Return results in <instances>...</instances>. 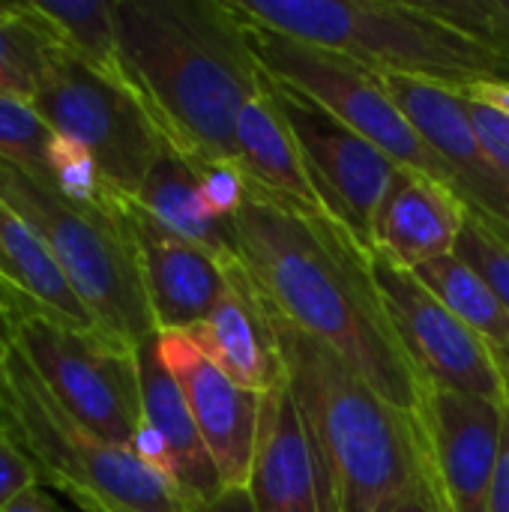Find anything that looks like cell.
I'll return each mask as SVG.
<instances>
[{
  "label": "cell",
  "instance_id": "cell-29",
  "mask_svg": "<svg viewBox=\"0 0 509 512\" xmlns=\"http://www.w3.org/2000/svg\"><path fill=\"white\" fill-rule=\"evenodd\" d=\"M456 255L471 267L477 270L489 288L501 297V303L507 306L509 312V243L495 234L480 216L468 213L465 225H462V234L456 240Z\"/></svg>",
  "mask_w": 509,
  "mask_h": 512
},
{
  "label": "cell",
  "instance_id": "cell-31",
  "mask_svg": "<svg viewBox=\"0 0 509 512\" xmlns=\"http://www.w3.org/2000/svg\"><path fill=\"white\" fill-rule=\"evenodd\" d=\"M36 486H42V474L36 462L0 426V510Z\"/></svg>",
  "mask_w": 509,
  "mask_h": 512
},
{
  "label": "cell",
  "instance_id": "cell-35",
  "mask_svg": "<svg viewBox=\"0 0 509 512\" xmlns=\"http://www.w3.org/2000/svg\"><path fill=\"white\" fill-rule=\"evenodd\" d=\"M486 512H509V405L504 417V438H501V453H498V468L489 492V510Z\"/></svg>",
  "mask_w": 509,
  "mask_h": 512
},
{
  "label": "cell",
  "instance_id": "cell-6",
  "mask_svg": "<svg viewBox=\"0 0 509 512\" xmlns=\"http://www.w3.org/2000/svg\"><path fill=\"white\" fill-rule=\"evenodd\" d=\"M0 426L36 462L45 489H78L123 512L192 510L183 489L147 468L129 447L69 417L12 345L0 363Z\"/></svg>",
  "mask_w": 509,
  "mask_h": 512
},
{
  "label": "cell",
  "instance_id": "cell-21",
  "mask_svg": "<svg viewBox=\"0 0 509 512\" xmlns=\"http://www.w3.org/2000/svg\"><path fill=\"white\" fill-rule=\"evenodd\" d=\"M135 201L174 237L210 252L225 267L240 264L234 222H222L210 216L198 192V174L192 159H186L177 147L165 144L156 165L150 168L144 186Z\"/></svg>",
  "mask_w": 509,
  "mask_h": 512
},
{
  "label": "cell",
  "instance_id": "cell-30",
  "mask_svg": "<svg viewBox=\"0 0 509 512\" xmlns=\"http://www.w3.org/2000/svg\"><path fill=\"white\" fill-rule=\"evenodd\" d=\"M198 174V192L210 216L234 222L249 198V180L237 162H192Z\"/></svg>",
  "mask_w": 509,
  "mask_h": 512
},
{
  "label": "cell",
  "instance_id": "cell-39",
  "mask_svg": "<svg viewBox=\"0 0 509 512\" xmlns=\"http://www.w3.org/2000/svg\"><path fill=\"white\" fill-rule=\"evenodd\" d=\"M387 512H447L438 489H420L408 498H402L399 504H393Z\"/></svg>",
  "mask_w": 509,
  "mask_h": 512
},
{
  "label": "cell",
  "instance_id": "cell-38",
  "mask_svg": "<svg viewBox=\"0 0 509 512\" xmlns=\"http://www.w3.org/2000/svg\"><path fill=\"white\" fill-rule=\"evenodd\" d=\"M0 512H63V510L54 504V498L45 492V486H36V489H30V492L18 495L12 504H6Z\"/></svg>",
  "mask_w": 509,
  "mask_h": 512
},
{
  "label": "cell",
  "instance_id": "cell-28",
  "mask_svg": "<svg viewBox=\"0 0 509 512\" xmlns=\"http://www.w3.org/2000/svg\"><path fill=\"white\" fill-rule=\"evenodd\" d=\"M429 15L509 57V0H426Z\"/></svg>",
  "mask_w": 509,
  "mask_h": 512
},
{
  "label": "cell",
  "instance_id": "cell-9",
  "mask_svg": "<svg viewBox=\"0 0 509 512\" xmlns=\"http://www.w3.org/2000/svg\"><path fill=\"white\" fill-rule=\"evenodd\" d=\"M33 105L54 135L87 147L105 183L129 198L138 195L168 144L144 102L78 60L57 33L48 42Z\"/></svg>",
  "mask_w": 509,
  "mask_h": 512
},
{
  "label": "cell",
  "instance_id": "cell-40",
  "mask_svg": "<svg viewBox=\"0 0 509 512\" xmlns=\"http://www.w3.org/2000/svg\"><path fill=\"white\" fill-rule=\"evenodd\" d=\"M60 495H66L81 512H123L108 507V504H102L99 498H93V495H87V492H78V489H66V492H60Z\"/></svg>",
  "mask_w": 509,
  "mask_h": 512
},
{
  "label": "cell",
  "instance_id": "cell-32",
  "mask_svg": "<svg viewBox=\"0 0 509 512\" xmlns=\"http://www.w3.org/2000/svg\"><path fill=\"white\" fill-rule=\"evenodd\" d=\"M465 108H468V117H471L483 147L492 153V159L509 174V117L486 108V105H480V102H471V99H465Z\"/></svg>",
  "mask_w": 509,
  "mask_h": 512
},
{
  "label": "cell",
  "instance_id": "cell-25",
  "mask_svg": "<svg viewBox=\"0 0 509 512\" xmlns=\"http://www.w3.org/2000/svg\"><path fill=\"white\" fill-rule=\"evenodd\" d=\"M51 39V24L30 3L0 0V96L33 102Z\"/></svg>",
  "mask_w": 509,
  "mask_h": 512
},
{
  "label": "cell",
  "instance_id": "cell-27",
  "mask_svg": "<svg viewBox=\"0 0 509 512\" xmlns=\"http://www.w3.org/2000/svg\"><path fill=\"white\" fill-rule=\"evenodd\" d=\"M48 180L63 198L81 207H114L123 198L105 183L96 156L63 135H57L48 150Z\"/></svg>",
  "mask_w": 509,
  "mask_h": 512
},
{
  "label": "cell",
  "instance_id": "cell-10",
  "mask_svg": "<svg viewBox=\"0 0 509 512\" xmlns=\"http://www.w3.org/2000/svg\"><path fill=\"white\" fill-rule=\"evenodd\" d=\"M369 267L402 348L432 387L509 405L507 378L495 354L414 270L396 264L381 249L369 252Z\"/></svg>",
  "mask_w": 509,
  "mask_h": 512
},
{
  "label": "cell",
  "instance_id": "cell-11",
  "mask_svg": "<svg viewBox=\"0 0 509 512\" xmlns=\"http://www.w3.org/2000/svg\"><path fill=\"white\" fill-rule=\"evenodd\" d=\"M270 93L303 150L327 216L345 225L372 252L375 219L399 168L300 90L270 78Z\"/></svg>",
  "mask_w": 509,
  "mask_h": 512
},
{
  "label": "cell",
  "instance_id": "cell-5",
  "mask_svg": "<svg viewBox=\"0 0 509 512\" xmlns=\"http://www.w3.org/2000/svg\"><path fill=\"white\" fill-rule=\"evenodd\" d=\"M126 198L114 207H81L63 198L48 177L0 159V201L39 234L93 324L138 348L159 327L123 213Z\"/></svg>",
  "mask_w": 509,
  "mask_h": 512
},
{
  "label": "cell",
  "instance_id": "cell-41",
  "mask_svg": "<svg viewBox=\"0 0 509 512\" xmlns=\"http://www.w3.org/2000/svg\"><path fill=\"white\" fill-rule=\"evenodd\" d=\"M9 345H12V342H9V333L0 327V363H3V357H6V351H9Z\"/></svg>",
  "mask_w": 509,
  "mask_h": 512
},
{
  "label": "cell",
  "instance_id": "cell-14",
  "mask_svg": "<svg viewBox=\"0 0 509 512\" xmlns=\"http://www.w3.org/2000/svg\"><path fill=\"white\" fill-rule=\"evenodd\" d=\"M507 405L429 387L426 432L447 512H486L504 438Z\"/></svg>",
  "mask_w": 509,
  "mask_h": 512
},
{
  "label": "cell",
  "instance_id": "cell-22",
  "mask_svg": "<svg viewBox=\"0 0 509 512\" xmlns=\"http://www.w3.org/2000/svg\"><path fill=\"white\" fill-rule=\"evenodd\" d=\"M0 267L51 315L72 327H96L39 234L0 201Z\"/></svg>",
  "mask_w": 509,
  "mask_h": 512
},
{
  "label": "cell",
  "instance_id": "cell-12",
  "mask_svg": "<svg viewBox=\"0 0 509 512\" xmlns=\"http://www.w3.org/2000/svg\"><path fill=\"white\" fill-rule=\"evenodd\" d=\"M381 75L396 105L450 168L468 210L509 243V174L483 147L462 93L408 75Z\"/></svg>",
  "mask_w": 509,
  "mask_h": 512
},
{
  "label": "cell",
  "instance_id": "cell-16",
  "mask_svg": "<svg viewBox=\"0 0 509 512\" xmlns=\"http://www.w3.org/2000/svg\"><path fill=\"white\" fill-rule=\"evenodd\" d=\"M255 512H330L324 474L288 384L261 396L252 474Z\"/></svg>",
  "mask_w": 509,
  "mask_h": 512
},
{
  "label": "cell",
  "instance_id": "cell-26",
  "mask_svg": "<svg viewBox=\"0 0 509 512\" xmlns=\"http://www.w3.org/2000/svg\"><path fill=\"white\" fill-rule=\"evenodd\" d=\"M54 129L30 99L0 96V159L48 177V150Z\"/></svg>",
  "mask_w": 509,
  "mask_h": 512
},
{
  "label": "cell",
  "instance_id": "cell-18",
  "mask_svg": "<svg viewBox=\"0 0 509 512\" xmlns=\"http://www.w3.org/2000/svg\"><path fill=\"white\" fill-rule=\"evenodd\" d=\"M468 204L444 183L399 168L375 219V249L417 270L456 252Z\"/></svg>",
  "mask_w": 509,
  "mask_h": 512
},
{
  "label": "cell",
  "instance_id": "cell-33",
  "mask_svg": "<svg viewBox=\"0 0 509 512\" xmlns=\"http://www.w3.org/2000/svg\"><path fill=\"white\" fill-rule=\"evenodd\" d=\"M129 450L147 465V468H153L159 477H165V480H171L174 486H180V477H177V462H174V453H171V447H168V441L147 423V420H141V426H138V432L132 435V444H129Z\"/></svg>",
  "mask_w": 509,
  "mask_h": 512
},
{
  "label": "cell",
  "instance_id": "cell-3",
  "mask_svg": "<svg viewBox=\"0 0 509 512\" xmlns=\"http://www.w3.org/2000/svg\"><path fill=\"white\" fill-rule=\"evenodd\" d=\"M267 318L288 393L324 474L330 512H387L420 489H438L426 426L396 411L333 351L270 306Z\"/></svg>",
  "mask_w": 509,
  "mask_h": 512
},
{
  "label": "cell",
  "instance_id": "cell-37",
  "mask_svg": "<svg viewBox=\"0 0 509 512\" xmlns=\"http://www.w3.org/2000/svg\"><path fill=\"white\" fill-rule=\"evenodd\" d=\"M189 512H255V504L249 489H222L216 498L192 504Z\"/></svg>",
  "mask_w": 509,
  "mask_h": 512
},
{
  "label": "cell",
  "instance_id": "cell-8",
  "mask_svg": "<svg viewBox=\"0 0 509 512\" xmlns=\"http://www.w3.org/2000/svg\"><path fill=\"white\" fill-rule=\"evenodd\" d=\"M9 342L69 417L111 444H132L144 420L138 348L51 315L18 321Z\"/></svg>",
  "mask_w": 509,
  "mask_h": 512
},
{
  "label": "cell",
  "instance_id": "cell-23",
  "mask_svg": "<svg viewBox=\"0 0 509 512\" xmlns=\"http://www.w3.org/2000/svg\"><path fill=\"white\" fill-rule=\"evenodd\" d=\"M414 276L432 294H438L477 333V339H483V345L495 354L509 387V312L489 282L456 252L417 267Z\"/></svg>",
  "mask_w": 509,
  "mask_h": 512
},
{
  "label": "cell",
  "instance_id": "cell-2",
  "mask_svg": "<svg viewBox=\"0 0 509 512\" xmlns=\"http://www.w3.org/2000/svg\"><path fill=\"white\" fill-rule=\"evenodd\" d=\"M114 15L126 75L165 141L192 162H237V114L267 72L234 0H114Z\"/></svg>",
  "mask_w": 509,
  "mask_h": 512
},
{
  "label": "cell",
  "instance_id": "cell-15",
  "mask_svg": "<svg viewBox=\"0 0 509 512\" xmlns=\"http://www.w3.org/2000/svg\"><path fill=\"white\" fill-rule=\"evenodd\" d=\"M123 213L138 249V264L159 333H189L228 291L231 267H225L210 252L174 237L135 198L123 201Z\"/></svg>",
  "mask_w": 509,
  "mask_h": 512
},
{
  "label": "cell",
  "instance_id": "cell-13",
  "mask_svg": "<svg viewBox=\"0 0 509 512\" xmlns=\"http://www.w3.org/2000/svg\"><path fill=\"white\" fill-rule=\"evenodd\" d=\"M156 345L189 402L222 489H246L258 441L261 396L237 387L183 330L156 333Z\"/></svg>",
  "mask_w": 509,
  "mask_h": 512
},
{
  "label": "cell",
  "instance_id": "cell-34",
  "mask_svg": "<svg viewBox=\"0 0 509 512\" xmlns=\"http://www.w3.org/2000/svg\"><path fill=\"white\" fill-rule=\"evenodd\" d=\"M33 315H48V312L0 267V327L12 333L18 321H27Z\"/></svg>",
  "mask_w": 509,
  "mask_h": 512
},
{
  "label": "cell",
  "instance_id": "cell-1",
  "mask_svg": "<svg viewBox=\"0 0 509 512\" xmlns=\"http://www.w3.org/2000/svg\"><path fill=\"white\" fill-rule=\"evenodd\" d=\"M240 264L261 300L333 351L396 411L426 426L429 381L411 363L378 294L369 249L339 222L249 183L234 216Z\"/></svg>",
  "mask_w": 509,
  "mask_h": 512
},
{
  "label": "cell",
  "instance_id": "cell-36",
  "mask_svg": "<svg viewBox=\"0 0 509 512\" xmlns=\"http://www.w3.org/2000/svg\"><path fill=\"white\" fill-rule=\"evenodd\" d=\"M462 96L471 99V102H480V105H486V108H492V111H498V114H504V117H509V78L477 81V84L465 87Z\"/></svg>",
  "mask_w": 509,
  "mask_h": 512
},
{
  "label": "cell",
  "instance_id": "cell-17",
  "mask_svg": "<svg viewBox=\"0 0 509 512\" xmlns=\"http://www.w3.org/2000/svg\"><path fill=\"white\" fill-rule=\"evenodd\" d=\"M231 285L213 312L189 330L195 345L243 390L258 396L285 387V363L267 318V306L243 264L228 270Z\"/></svg>",
  "mask_w": 509,
  "mask_h": 512
},
{
  "label": "cell",
  "instance_id": "cell-20",
  "mask_svg": "<svg viewBox=\"0 0 509 512\" xmlns=\"http://www.w3.org/2000/svg\"><path fill=\"white\" fill-rule=\"evenodd\" d=\"M138 375H141V405H144V420L168 441L174 462H177V477L183 495L198 504L210 501L222 492L219 471L213 465V456L198 432V423L189 411V402L165 366L156 336L138 345Z\"/></svg>",
  "mask_w": 509,
  "mask_h": 512
},
{
  "label": "cell",
  "instance_id": "cell-24",
  "mask_svg": "<svg viewBox=\"0 0 509 512\" xmlns=\"http://www.w3.org/2000/svg\"><path fill=\"white\" fill-rule=\"evenodd\" d=\"M30 6L54 27L60 42L78 60H84L117 87L135 93L120 54L114 0H30Z\"/></svg>",
  "mask_w": 509,
  "mask_h": 512
},
{
  "label": "cell",
  "instance_id": "cell-4",
  "mask_svg": "<svg viewBox=\"0 0 509 512\" xmlns=\"http://www.w3.org/2000/svg\"><path fill=\"white\" fill-rule=\"evenodd\" d=\"M255 24L324 45L375 72L420 78L462 93L509 78V57L453 30L420 3L387 0H234Z\"/></svg>",
  "mask_w": 509,
  "mask_h": 512
},
{
  "label": "cell",
  "instance_id": "cell-19",
  "mask_svg": "<svg viewBox=\"0 0 509 512\" xmlns=\"http://www.w3.org/2000/svg\"><path fill=\"white\" fill-rule=\"evenodd\" d=\"M234 150L237 165L252 186L264 189L267 195L291 207L327 216L309 165L303 159V150L270 93V78L240 108L234 123Z\"/></svg>",
  "mask_w": 509,
  "mask_h": 512
},
{
  "label": "cell",
  "instance_id": "cell-7",
  "mask_svg": "<svg viewBox=\"0 0 509 512\" xmlns=\"http://www.w3.org/2000/svg\"><path fill=\"white\" fill-rule=\"evenodd\" d=\"M249 42L261 69L273 81L288 84L321 108H327L333 117L363 135L372 147H378L396 168L417 171L456 192L450 168L396 105L381 72L339 51L276 33L255 21H249Z\"/></svg>",
  "mask_w": 509,
  "mask_h": 512
}]
</instances>
